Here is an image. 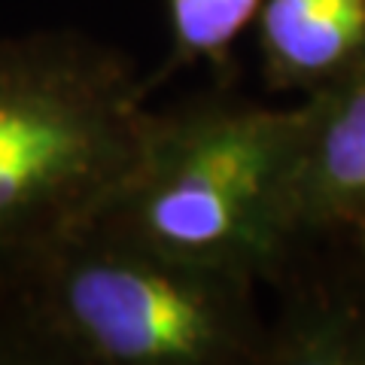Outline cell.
Instances as JSON below:
<instances>
[{
  "label": "cell",
  "mask_w": 365,
  "mask_h": 365,
  "mask_svg": "<svg viewBox=\"0 0 365 365\" xmlns=\"http://www.w3.org/2000/svg\"><path fill=\"white\" fill-rule=\"evenodd\" d=\"M292 222L299 241L365 220V64L299 101Z\"/></svg>",
  "instance_id": "cell-4"
},
{
  "label": "cell",
  "mask_w": 365,
  "mask_h": 365,
  "mask_svg": "<svg viewBox=\"0 0 365 365\" xmlns=\"http://www.w3.org/2000/svg\"><path fill=\"white\" fill-rule=\"evenodd\" d=\"M256 283L91 220L0 271V365H250Z\"/></svg>",
  "instance_id": "cell-1"
},
{
  "label": "cell",
  "mask_w": 365,
  "mask_h": 365,
  "mask_svg": "<svg viewBox=\"0 0 365 365\" xmlns=\"http://www.w3.org/2000/svg\"><path fill=\"white\" fill-rule=\"evenodd\" d=\"M253 31L271 91L307 98L365 64V0H265Z\"/></svg>",
  "instance_id": "cell-5"
},
{
  "label": "cell",
  "mask_w": 365,
  "mask_h": 365,
  "mask_svg": "<svg viewBox=\"0 0 365 365\" xmlns=\"http://www.w3.org/2000/svg\"><path fill=\"white\" fill-rule=\"evenodd\" d=\"M146 98L98 37L0 34V271L110 207L143 150Z\"/></svg>",
  "instance_id": "cell-2"
},
{
  "label": "cell",
  "mask_w": 365,
  "mask_h": 365,
  "mask_svg": "<svg viewBox=\"0 0 365 365\" xmlns=\"http://www.w3.org/2000/svg\"><path fill=\"white\" fill-rule=\"evenodd\" d=\"M268 365H365V311L350 302L299 299L265 326Z\"/></svg>",
  "instance_id": "cell-6"
},
{
  "label": "cell",
  "mask_w": 365,
  "mask_h": 365,
  "mask_svg": "<svg viewBox=\"0 0 365 365\" xmlns=\"http://www.w3.org/2000/svg\"><path fill=\"white\" fill-rule=\"evenodd\" d=\"M344 232L356 241V250H359V256H362V265H365V220H359V222H353L350 228H344Z\"/></svg>",
  "instance_id": "cell-8"
},
{
  "label": "cell",
  "mask_w": 365,
  "mask_h": 365,
  "mask_svg": "<svg viewBox=\"0 0 365 365\" xmlns=\"http://www.w3.org/2000/svg\"><path fill=\"white\" fill-rule=\"evenodd\" d=\"M302 110L207 95L150 116L128 182L98 216L192 265L253 283L299 247L292 168Z\"/></svg>",
  "instance_id": "cell-3"
},
{
  "label": "cell",
  "mask_w": 365,
  "mask_h": 365,
  "mask_svg": "<svg viewBox=\"0 0 365 365\" xmlns=\"http://www.w3.org/2000/svg\"><path fill=\"white\" fill-rule=\"evenodd\" d=\"M262 4L265 0H165L170 46L162 67L146 79V91L198 64L228 71L235 43L256 25Z\"/></svg>",
  "instance_id": "cell-7"
}]
</instances>
